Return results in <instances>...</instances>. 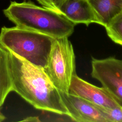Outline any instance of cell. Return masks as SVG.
<instances>
[{
    "instance_id": "cell-1",
    "label": "cell",
    "mask_w": 122,
    "mask_h": 122,
    "mask_svg": "<svg viewBox=\"0 0 122 122\" xmlns=\"http://www.w3.org/2000/svg\"><path fill=\"white\" fill-rule=\"evenodd\" d=\"M8 52L12 91L37 109L68 116L60 91L44 69L31 64L12 52Z\"/></svg>"
},
{
    "instance_id": "cell-2",
    "label": "cell",
    "mask_w": 122,
    "mask_h": 122,
    "mask_svg": "<svg viewBox=\"0 0 122 122\" xmlns=\"http://www.w3.org/2000/svg\"><path fill=\"white\" fill-rule=\"evenodd\" d=\"M3 12L16 26L53 38L69 37L76 25L61 13L38 6L30 0L11 1Z\"/></svg>"
},
{
    "instance_id": "cell-3",
    "label": "cell",
    "mask_w": 122,
    "mask_h": 122,
    "mask_svg": "<svg viewBox=\"0 0 122 122\" xmlns=\"http://www.w3.org/2000/svg\"><path fill=\"white\" fill-rule=\"evenodd\" d=\"M54 39L17 26H4L0 32V46L31 64L44 69Z\"/></svg>"
},
{
    "instance_id": "cell-4",
    "label": "cell",
    "mask_w": 122,
    "mask_h": 122,
    "mask_svg": "<svg viewBox=\"0 0 122 122\" xmlns=\"http://www.w3.org/2000/svg\"><path fill=\"white\" fill-rule=\"evenodd\" d=\"M68 37L55 38L44 69L59 91L69 92L71 79L76 73L73 48Z\"/></svg>"
},
{
    "instance_id": "cell-5",
    "label": "cell",
    "mask_w": 122,
    "mask_h": 122,
    "mask_svg": "<svg viewBox=\"0 0 122 122\" xmlns=\"http://www.w3.org/2000/svg\"><path fill=\"white\" fill-rule=\"evenodd\" d=\"M91 76L99 81L122 107V60L111 57L92 58Z\"/></svg>"
},
{
    "instance_id": "cell-6",
    "label": "cell",
    "mask_w": 122,
    "mask_h": 122,
    "mask_svg": "<svg viewBox=\"0 0 122 122\" xmlns=\"http://www.w3.org/2000/svg\"><path fill=\"white\" fill-rule=\"evenodd\" d=\"M68 116L78 122H109L101 109L93 103L69 92H60Z\"/></svg>"
},
{
    "instance_id": "cell-7",
    "label": "cell",
    "mask_w": 122,
    "mask_h": 122,
    "mask_svg": "<svg viewBox=\"0 0 122 122\" xmlns=\"http://www.w3.org/2000/svg\"><path fill=\"white\" fill-rule=\"evenodd\" d=\"M69 93L99 107L112 108L120 106L103 87L96 86L81 78L76 74L71 79Z\"/></svg>"
},
{
    "instance_id": "cell-8",
    "label": "cell",
    "mask_w": 122,
    "mask_h": 122,
    "mask_svg": "<svg viewBox=\"0 0 122 122\" xmlns=\"http://www.w3.org/2000/svg\"><path fill=\"white\" fill-rule=\"evenodd\" d=\"M59 10L75 24L82 23L88 26L91 23H98L88 0H63Z\"/></svg>"
},
{
    "instance_id": "cell-9",
    "label": "cell",
    "mask_w": 122,
    "mask_h": 122,
    "mask_svg": "<svg viewBox=\"0 0 122 122\" xmlns=\"http://www.w3.org/2000/svg\"><path fill=\"white\" fill-rule=\"evenodd\" d=\"M98 20L104 27L122 12V0H88Z\"/></svg>"
},
{
    "instance_id": "cell-10",
    "label": "cell",
    "mask_w": 122,
    "mask_h": 122,
    "mask_svg": "<svg viewBox=\"0 0 122 122\" xmlns=\"http://www.w3.org/2000/svg\"><path fill=\"white\" fill-rule=\"evenodd\" d=\"M11 91L12 84L9 67L8 52L0 46V108Z\"/></svg>"
},
{
    "instance_id": "cell-11",
    "label": "cell",
    "mask_w": 122,
    "mask_h": 122,
    "mask_svg": "<svg viewBox=\"0 0 122 122\" xmlns=\"http://www.w3.org/2000/svg\"><path fill=\"white\" fill-rule=\"evenodd\" d=\"M104 27L109 38L115 43L122 46V12Z\"/></svg>"
},
{
    "instance_id": "cell-12",
    "label": "cell",
    "mask_w": 122,
    "mask_h": 122,
    "mask_svg": "<svg viewBox=\"0 0 122 122\" xmlns=\"http://www.w3.org/2000/svg\"><path fill=\"white\" fill-rule=\"evenodd\" d=\"M98 107L105 115L109 122H122V107L121 106L112 108Z\"/></svg>"
},
{
    "instance_id": "cell-13",
    "label": "cell",
    "mask_w": 122,
    "mask_h": 122,
    "mask_svg": "<svg viewBox=\"0 0 122 122\" xmlns=\"http://www.w3.org/2000/svg\"><path fill=\"white\" fill-rule=\"evenodd\" d=\"M42 7L60 13L59 8L63 0H36Z\"/></svg>"
},
{
    "instance_id": "cell-14",
    "label": "cell",
    "mask_w": 122,
    "mask_h": 122,
    "mask_svg": "<svg viewBox=\"0 0 122 122\" xmlns=\"http://www.w3.org/2000/svg\"><path fill=\"white\" fill-rule=\"evenodd\" d=\"M24 122H40V120L37 117H29L22 120Z\"/></svg>"
},
{
    "instance_id": "cell-15",
    "label": "cell",
    "mask_w": 122,
    "mask_h": 122,
    "mask_svg": "<svg viewBox=\"0 0 122 122\" xmlns=\"http://www.w3.org/2000/svg\"><path fill=\"white\" fill-rule=\"evenodd\" d=\"M5 119H6L5 116L0 111V122L3 121L4 120H5Z\"/></svg>"
}]
</instances>
